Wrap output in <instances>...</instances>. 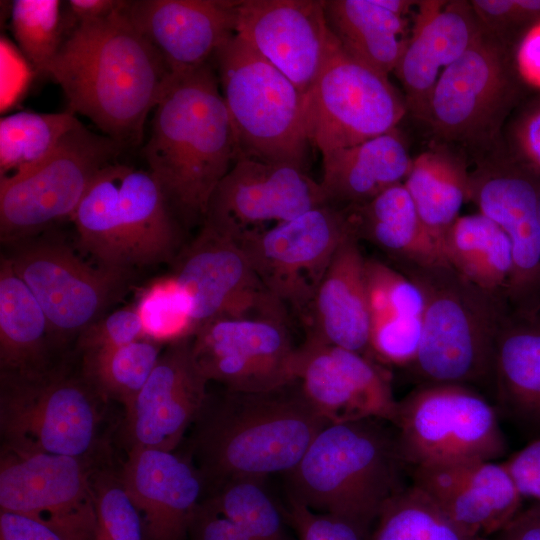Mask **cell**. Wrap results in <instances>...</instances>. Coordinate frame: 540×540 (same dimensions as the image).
Returning <instances> with one entry per match:
<instances>
[{
  "label": "cell",
  "instance_id": "cell-41",
  "mask_svg": "<svg viewBox=\"0 0 540 540\" xmlns=\"http://www.w3.org/2000/svg\"><path fill=\"white\" fill-rule=\"evenodd\" d=\"M96 513L94 540H144L140 517L118 474L93 470Z\"/></svg>",
  "mask_w": 540,
  "mask_h": 540
},
{
  "label": "cell",
  "instance_id": "cell-39",
  "mask_svg": "<svg viewBox=\"0 0 540 540\" xmlns=\"http://www.w3.org/2000/svg\"><path fill=\"white\" fill-rule=\"evenodd\" d=\"M59 0H14L10 6L13 36L28 64L37 74L44 73L74 29Z\"/></svg>",
  "mask_w": 540,
  "mask_h": 540
},
{
  "label": "cell",
  "instance_id": "cell-38",
  "mask_svg": "<svg viewBox=\"0 0 540 540\" xmlns=\"http://www.w3.org/2000/svg\"><path fill=\"white\" fill-rule=\"evenodd\" d=\"M206 499L252 540H297L266 479H232L214 487Z\"/></svg>",
  "mask_w": 540,
  "mask_h": 540
},
{
  "label": "cell",
  "instance_id": "cell-40",
  "mask_svg": "<svg viewBox=\"0 0 540 540\" xmlns=\"http://www.w3.org/2000/svg\"><path fill=\"white\" fill-rule=\"evenodd\" d=\"M136 310L144 338L161 345L190 338L196 331L191 300L173 274L146 287Z\"/></svg>",
  "mask_w": 540,
  "mask_h": 540
},
{
  "label": "cell",
  "instance_id": "cell-7",
  "mask_svg": "<svg viewBox=\"0 0 540 540\" xmlns=\"http://www.w3.org/2000/svg\"><path fill=\"white\" fill-rule=\"evenodd\" d=\"M236 144V160L282 163L307 171L305 95L235 34L214 55Z\"/></svg>",
  "mask_w": 540,
  "mask_h": 540
},
{
  "label": "cell",
  "instance_id": "cell-19",
  "mask_svg": "<svg viewBox=\"0 0 540 540\" xmlns=\"http://www.w3.org/2000/svg\"><path fill=\"white\" fill-rule=\"evenodd\" d=\"M89 459L2 447L0 510L96 529Z\"/></svg>",
  "mask_w": 540,
  "mask_h": 540
},
{
  "label": "cell",
  "instance_id": "cell-55",
  "mask_svg": "<svg viewBox=\"0 0 540 540\" xmlns=\"http://www.w3.org/2000/svg\"><path fill=\"white\" fill-rule=\"evenodd\" d=\"M516 3L522 20L540 14V0H516Z\"/></svg>",
  "mask_w": 540,
  "mask_h": 540
},
{
  "label": "cell",
  "instance_id": "cell-10",
  "mask_svg": "<svg viewBox=\"0 0 540 540\" xmlns=\"http://www.w3.org/2000/svg\"><path fill=\"white\" fill-rule=\"evenodd\" d=\"M125 148L78 122L53 152L29 171L0 180V236L5 244L72 218L95 176Z\"/></svg>",
  "mask_w": 540,
  "mask_h": 540
},
{
  "label": "cell",
  "instance_id": "cell-21",
  "mask_svg": "<svg viewBox=\"0 0 540 540\" xmlns=\"http://www.w3.org/2000/svg\"><path fill=\"white\" fill-rule=\"evenodd\" d=\"M191 339L167 346L133 403L124 410L128 450L174 451L201 415L209 398V382L193 360Z\"/></svg>",
  "mask_w": 540,
  "mask_h": 540
},
{
  "label": "cell",
  "instance_id": "cell-47",
  "mask_svg": "<svg viewBox=\"0 0 540 540\" xmlns=\"http://www.w3.org/2000/svg\"><path fill=\"white\" fill-rule=\"evenodd\" d=\"M523 500L540 504V438L503 461Z\"/></svg>",
  "mask_w": 540,
  "mask_h": 540
},
{
  "label": "cell",
  "instance_id": "cell-37",
  "mask_svg": "<svg viewBox=\"0 0 540 540\" xmlns=\"http://www.w3.org/2000/svg\"><path fill=\"white\" fill-rule=\"evenodd\" d=\"M365 540H488L452 522L411 483L381 509Z\"/></svg>",
  "mask_w": 540,
  "mask_h": 540
},
{
  "label": "cell",
  "instance_id": "cell-13",
  "mask_svg": "<svg viewBox=\"0 0 540 540\" xmlns=\"http://www.w3.org/2000/svg\"><path fill=\"white\" fill-rule=\"evenodd\" d=\"M11 247L4 255L42 307L58 342L79 336L125 287L128 272L91 266L59 240L32 236Z\"/></svg>",
  "mask_w": 540,
  "mask_h": 540
},
{
  "label": "cell",
  "instance_id": "cell-29",
  "mask_svg": "<svg viewBox=\"0 0 540 540\" xmlns=\"http://www.w3.org/2000/svg\"><path fill=\"white\" fill-rule=\"evenodd\" d=\"M319 182L328 204H364L404 183L413 160L397 128L360 144L322 157Z\"/></svg>",
  "mask_w": 540,
  "mask_h": 540
},
{
  "label": "cell",
  "instance_id": "cell-6",
  "mask_svg": "<svg viewBox=\"0 0 540 540\" xmlns=\"http://www.w3.org/2000/svg\"><path fill=\"white\" fill-rule=\"evenodd\" d=\"M72 221L81 247L106 268L170 260L179 243L172 206L149 171L114 162L93 179Z\"/></svg>",
  "mask_w": 540,
  "mask_h": 540
},
{
  "label": "cell",
  "instance_id": "cell-35",
  "mask_svg": "<svg viewBox=\"0 0 540 540\" xmlns=\"http://www.w3.org/2000/svg\"><path fill=\"white\" fill-rule=\"evenodd\" d=\"M80 120L59 113L20 111L0 120V180L17 177L46 159Z\"/></svg>",
  "mask_w": 540,
  "mask_h": 540
},
{
  "label": "cell",
  "instance_id": "cell-51",
  "mask_svg": "<svg viewBox=\"0 0 540 540\" xmlns=\"http://www.w3.org/2000/svg\"><path fill=\"white\" fill-rule=\"evenodd\" d=\"M123 0H69L66 8L74 28L82 23L104 19L125 6Z\"/></svg>",
  "mask_w": 540,
  "mask_h": 540
},
{
  "label": "cell",
  "instance_id": "cell-27",
  "mask_svg": "<svg viewBox=\"0 0 540 540\" xmlns=\"http://www.w3.org/2000/svg\"><path fill=\"white\" fill-rule=\"evenodd\" d=\"M366 257L355 235L335 252L306 315L307 339L370 358ZM371 359V358H370Z\"/></svg>",
  "mask_w": 540,
  "mask_h": 540
},
{
  "label": "cell",
  "instance_id": "cell-42",
  "mask_svg": "<svg viewBox=\"0 0 540 540\" xmlns=\"http://www.w3.org/2000/svg\"><path fill=\"white\" fill-rule=\"evenodd\" d=\"M365 270L370 321L422 317V293L406 275L374 258H366Z\"/></svg>",
  "mask_w": 540,
  "mask_h": 540
},
{
  "label": "cell",
  "instance_id": "cell-44",
  "mask_svg": "<svg viewBox=\"0 0 540 540\" xmlns=\"http://www.w3.org/2000/svg\"><path fill=\"white\" fill-rule=\"evenodd\" d=\"M144 338L136 307H125L99 318L78 336V346L85 353L122 346Z\"/></svg>",
  "mask_w": 540,
  "mask_h": 540
},
{
  "label": "cell",
  "instance_id": "cell-1",
  "mask_svg": "<svg viewBox=\"0 0 540 540\" xmlns=\"http://www.w3.org/2000/svg\"><path fill=\"white\" fill-rule=\"evenodd\" d=\"M124 7L104 19L77 25L45 74L59 84L69 110L90 119L124 148H133L141 144L147 116L172 72Z\"/></svg>",
  "mask_w": 540,
  "mask_h": 540
},
{
  "label": "cell",
  "instance_id": "cell-3",
  "mask_svg": "<svg viewBox=\"0 0 540 540\" xmlns=\"http://www.w3.org/2000/svg\"><path fill=\"white\" fill-rule=\"evenodd\" d=\"M194 452L213 488L237 478L288 474L329 422L305 397L298 380L257 393L226 390L196 421Z\"/></svg>",
  "mask_w": 540,
  "mask_h": 540
},
{
  "label": "cell",
  "instance_id": "cell-46",
  "mask_svg": "<svg viewBox=\"0 0 540 540\" xmlns=\"http://www.w3.org/2000/svg\"><path fill=\"white\" fill-rule=\"evenodd\" d=\"M95 531L0 510V540H94Z\"/></svg>",
  "mask_w": 540,
  "mask_h": 540
},
{
  "label": "cell",
  "instance_id": "cell-12",
  "mask_svg": "<svg viewBox=\"0 0 540 540\" xmlns=\"http://www.w3.org/2000/svg\"><path fill=\"white\" fill-rule=\"evenodd\" d=\"M351 235L355 234L348 208L325 204L234 239L268 291L306 317L335 252Z\"/></svg>",
  "mask_w": 540,
  "mask_h": 540
},
{
  "label": "cell",
  "instance_id": "cell-45",
  "mask_svg": "<svg viewBox=\"0 0 540 540\" xmlns=\"http://www.w3.org/2000/svg\"><path fill=\"white\" fill-rule=\"evenodd\" d=\"M284 513L297 540H365L346 520L314 511L290 497Z\"/></svg>",
  "mask_w": 540,
  "mask_h": 540
},
{
  "label": "cell",
  "instance_id": "cell-25",
  "mask_svg": "<svg viewBox=\"0 0 540 540\" xmlns=\"http://www.w3.org/2000/svg\"><path fill=\"white\" fill-rule=\"evenodd\" d=\"M238 1L132 0L124 12L172 73L212 62L235 35Z\"/></svg>",
  "mask_w": 540,
  "mask_h": 540
},
{
  "label": "cell",
  "instance_id": "cell-17",
  "mask_svg": "<svg viewBox=\"0 0 540 540\" xmlns=\"http://www.w3.org/2000/svg\"><path fill=\"white\" fill-rule=\"evenodd\" d=\"M328 204L307 171L282 163L237 159L213 192L204 222L231 236L294 219Z\"/></svg>",
  "mask_w": 540,
  "mask_h": 540
},
{
  "label": "cell",
  "instance_id": "cell-4",
  "mask_svg": "<svg viewBox=\"0 0 540 540\" xmlns=\"http://www.w3.org/2000/svg\"><path fill=\"white\" fill-rule=\"evenodd\" d=\"M388 424L369 418L326 425L286 474L288 497L346 520L366 538L385 504L409 485Z\"/></svg>",
  "mask_w": 540,
  "mask_h": 540
},
{
  "label": "cell",
  "instance_id": "cell-5",
  "mask_svg": "<svg viewBox=\"0 0 540 540\" xmlns=\"http://www.w3.org/2000/svg\"><path fill=\"white\" fill-rule=\"evenodd\" d=\"M424 301L419 350L408 368L419 385L493 388L497 333L504 299L464 278L446 263L400 265Z\"/></svg>",
  "mask_w": 540,
  "mask_h": 540
},
{
  "label": "cell",
  "instance_id": "cell-16",
  "mask_svg": "<svg viewBox=\"0 0 540 540\" xmlns=\"http://www.w3.org/2000/svg\"><path fill=\"white\" fill-rule=\"evenodd\" d=\"M512 92L503 44L481 30L471 47L442 73L421 119L448 141L486 142L496 134Z\"/></svg>",
  "mask_w": 540,
  "mask_h": 540
},
{
  "label": "cell",
  "instance_id": "cell-26",
  "mask_svg": "<svg viewBox=\"0 0 540 540\" xmlns=\"http://www.w3.org/2000/svg\"><path fill=\"white\" fill-rule=\"evenodd\" d=\"M394 73L407 110L422 117L442 73L474 43L481 27L466 1H423Z\"/></svg>",
  "mask_w": 540,
  "mask_h": 540
},
{
  "label": "cell",
  "instance_id": "cell-8",
  "mask_svg": "<svg viewBox=\"0 0 540 540\" xmlns=\"http://www.w3.org/2000/svg\"><path fill=\"white\" fill-rule=\"evenodd\" d=\"M393 426L409 470L467 460L498 461L508 449L497 408L470 386L418 385L398 401Z\"/></svg>",
  "mask_w": 540,
  "mask_h": 540
},
{
  "label": "cell",
  "instance_id": "cell-32",
  "mask_svg": "<svg viewBox=\"0 0 540 540\" xmlns=\"http://www.w3.org/2000/svg\"><path fill=\"white\" fill-rule=\"evenodd\" d=\"M47 317L37 299L14 272L5 255L0 262L1 373L34 374L48 368Z\"/></svg>",
  "mask_w": 540,
  "mask_h": 540
},
{
  "label": "cell",
  "instance_id": "cell-23",
  "mask_svg": "<svg viewBox=\"0 0 540 540\" xmlns=\"http://www.w3.org/2000/svg\"><path fill=\"white\" fill-rule=\"evenodd\" d=\"M144 540H186L206 482L188 456L132 448L119 472Z\"/></svg>",
  "mask_w": 540,
  "mask_h": 540
},
{
  "label": "cell",
  "instance_id": "cell-9",
  "mask_svg": "<svg viewBox=\"0 0 540 540\" xmlns=\"http://www.w3.org/2000/svg\"><path fill=\"white\" fill-rule=\"evenodd\" d=\"M98 397L87 382L50 369L1 373L2 447L90 459L99 439Z\"/></svg>",
  "mask_w": 540,
  "mask_h": 540
},
{
  "label": "cell",
  "instance_id": "cell-31",
  "mask_svg": "<svg viewBox=\"0 0 540 540\" xmlns=\"http://www.w3.org/2000/svg\"><path fill=\"white\" fill-rule=\"evenodd\" d=\"M329 29L355 60L387 76L405 50L406 19L375 0H323Z\"/></svg>",
  "mask_w": 540,
  "mask_h": 540
},
{
  "label": "cell",
  "instance_id": "cell-20",
  "mask_svg": "<svg viewBox=\"0 0 540 540\" xmlns=\"http://www.w3.org/2000/svg\"><path fill=\"white\" fill-rule=\"evenodd\" d=\"M235 34L307 95L335 36L323 0H243L236 6Z\"/></svg>",
  "mask_w": 540,
  "mask_h": 540
},
{
  "label": "cell",
  "instance_id": "cell-50",
  "mask_svg": "<svg viewBox=\"0 0 540 540\" xmlns=\"http://www.w3.org/2000/svg\"><path fill=\"white\" fill-rule=\"evenodd\" d=\"M488 540H540V504L522 509L500 532Z\"/></svg>",
  "mask_w": 540,
  "mask_h": 540
},
{
  "label": "cell",
  "instance_id": "cell-30",
  "mask_svg": "<svg viewBox=\"0 0 540 540\" xmlns=\"http://www.w3.org/2000/svg\"><path fill=\"white\" fill-rule=\"evenodd\" d=\"M345 207L356 238L372 243L398 266L445 263L404 183L364 204Z\"/></svg>",
  "mask_w": 540,
  "mask_h": 540
},
{
  "label": "cell",
  "instance_id": "cell-22",
  "mask_svg": "<svg viewBox=\"0 0 540 540\" xmlns=\"http://www.w3.org/2000/svg\"><path fill=\"white\" fill-rule=\"evenodd\" d=\"M411 484L472 536L489 539L522 510L523 498L503 461L467 460L414 467Z\"/></svg>",
  "mask_w": 540,
  "mask_h": 540
},
{
  "label": "cell",
  "instance_id": "cell-15",
  "mask_svg": "<svg viewBox=\"0 0 540 540\" xmlns=\"http://www.w3.org/2000/svg\"><path fill=\"white\" fill-rule=\"evenodd\" d=\"M173 275L191 300L196 330L219 318L288 321L287 308L265 287L237 241L205 222L177 257Z\"/></svg>",
  "mask_w": 540,
  "mask_h": 540
},
{
  "label": "cell",
  "instance_id": "cell-11",
  "mask_svg": "<svg viewBox=\"0 0 540 540\" xmlns=\"http://www.w3.org/2000/svg\"><path fill=\"white\" fill-rule=\"evenodd\" d=\"M407 111L389 78L347 54L335 37L305 96L308 138L322 157L395 129Z\"/></svg>",
  "mask_w": 540,
  "mask_h": 540
},
{
  "label": "cell",
  "instance_id": "cell-36",
  "mask_svg": "<svg viewBox=\"0 0 540 540\" xmlns=\"http://www.w3.org/2000/svg\"><path fill=\"white\" fill-rule=\"evenodd\" d=\"M161 344L147 338L113 348L84 353L86 382L124 410L135 400L161 355Z\"/></svg>",
  "mask_w": 540,
  "mask_h": 540
},
{
  "label": "cell",
  "instance_id": "cell-18",
  "mask_svg": "<svg viewBox=\"0 0 540 540\" xmlns=\"http://www.w3.org/2000/svg\"><path fill=\"white\" fill-rule=\"evenodd\" d=\"M296 379L329 423L375 418L393 425L398 401L386 368L359 353L307 339L297 349Z\"/></svg>",
  "mask_w": 540,
  "mask_h": 540
},
{
  "label": "cell",
  "instance_id": "cell-43",
  "mask_svg": "<svg viewBox=\"0 0 540 540\" xmlns=\"http://www.w3.org/2000/svg\"><path fill=\"white\" fill-rule=\"evenodd\" d=\"M422 317H387L371 321L369 355L382 366L408 369L416 359Z\"/></svg>",
  "mask_w": 540,
  "mask_h": 540
},
{
  "label": "cell",
  "instance_id": "cell-28",
  "mask_svg": "<svg viewBox=\"0 0 540 540\" xmlns=\"http://www.w3.org/2000/svg\"><path fill=\"white\" fill-rule=\"evenodd\" d=\"M539 308L506 309L496 337L492 388L500 417L532 440L540 438Z\"/></svg>",
  "mask_w": 540,
  "mask_h": 540
},
{
  "label": "cell",
  "instance_id": "cell-34",
  "mask_svg": "<svg viewBox=\"0 0 540 540\" xmlns=\"http://www.w3.org/2000/svg\"><path fill=\"white\" fill-rule=\"evenodd\" d=\"M404 185L440 248L444 234L470 199V176L454 157L428 151L413 160Z\"/></svg>",
  "mask_w": 540,
  "mask_h": 540
},
{
  "label": "cell",
  "instance_id": "cell-14",
  "mask_svg": "<svg viewBox=\"0 0 540 540\" xmlns=\"http://www.w3.org/2000/svg\"><path fill=\"white\" fill-rule=\"evenodd\" d=\"M297 349L287 322L265 317L215 319L191 339L192 357L204 378L243 393L296 381Z\"/></svg>",
  "mask_w": 540,
  "mask_h": 540
},
{
  "label": "cell",
  "instance_id": "cell-53",
  "mask_svg": "<svg viewBox=\"0 0 540 540\" xmlns=\"http://www.w3.org/2000/svg\"><path fill=\"white\" fill-rule=\"evenodd\" d=\"M517 136L527 159L540 169V108L523 120Z\"/></svg>",
  "mask_w": 540,
  "mask_h": 540
},
{
  "label": "cell",
  "instance_id": "cell-48",
  "mask_svg": "<svg viewBox=\"0 0 540 540\" xmlns=\"http://www.w3.org/2000/svg\"><path fill=\"white\" fill-rule=\"evenodd\" d=\"M189 535L192 540H252L206 498L200 502L194 514Z\"/></svg>",
  "mask_w": 540,
  "mask_h": 540
},
{
  "label": "cell",
  "instance_id": "cell-24",
  "mask_svg": "<svg viewBox=\"0 0 540 540\" xmlns=\"http://www.w3.org/2000/svg\"><path fill=\"white\" fill-rule=\"evenodd\" d=\"M470 199L510 241L513 266L503 294L507 308L528 311L540 307V199L536 188L513 173L484 172L470 177Z\"/></svg>",
  "mask_w": 540,
  "mask_h": 540
},
{
  "label": "cell",
  "instance_id": "cell-52",
  "mask_svg": "<svg viewBox=\"0 0 540 540\" xmlns=\"http://www.w3.org/2000/svg\"><path fill=\"white\" fill-rule=\"evenodd\" d=\"M517 64L523 78L540 88V23L530 29L522 40Z\"/></svg>",
  "mask_w": 540,
  "mask_h": 540
},
{
  "label": "cell",
  "instance_id": "cell-33",
  "mask_svg": "<svg viewBox=\"0 0 540 540\" xmlns=\"http://www.w3.org/2000/svg\"><path fill=\"white\" fill-rule=\"evenodd\" d=\"M446 264L479 288L503 298L513 266L503 230L483 214L459 216L444 234Z\"/></svg>",
  "mask_w": 540,
  "mask_h": 540
},
{
  "label": "cell",
  "instance_id": "cell-2",
  "mask_svg": "<svg viewBox=\"0 0 540 540\" xmlns=\"http://www.w3.org/2000/svg\"><path fill=\"white\" fill-rule=\"evenodd\" d=\"M213 63L172 73L154 108L142 153L172 208L204 220L219 182L236 161L230 116Z\"/></svg>",
  "mask_w": 540,
  "mask_h": 540
},
{
  "label": "cell",
  "instance_id": "cell-54",
  "mask_svg": "<svg viewBox=\"0 0 540 540\" xmlns=\"http://www.w3.org/2000/svg\"><path fill=\"white\" fill-rule=\"evenodd\" d=\"M378 5L383 7L384 9L405 17V14L409 12L410 7L416 3L414 1H406V0H375Z\"/></svg>",
  "mask_w": 540,
  "mask_h": 540
},
{
  "label": "cell",
  "instance_id": "cell-49",
  "mask_svg": "<svg viewBox=\"0 0 540 540\" xmlns=\"http://www.w3.org/2000/svg\"><path fill=\"white\" fill-rule=\"evenodd\" d=\"M470 4L482 30L498 39L504 29L522 20L516 0H473Z\"/></svg>",
  "mask_w": 540,
  "mask_h": 540
}]
</instances>
